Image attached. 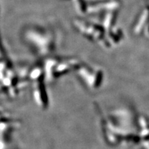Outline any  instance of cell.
I'll return each instance as SVG.
<instances>
[{"instance_id":"cell-1","label":"cell","mask_w":149,"mask_h":149,"mask_svg":"<svg viewBox=\"0 0 149 149\" xmlns=\"http://www.w3.org/2000/svg\"><path fill=\"white\" fill-rule=\"evenodd\" d=\"M51 32L40 29H31L27 31L26 38L37 53L48 55L53 51L55 42Z\"/></svg>"},{"instance_id":"cell-2","label":"cell","mask_w":149,"mask_h":149,"mask_svg":"<svg viewBox=\"0 0 149 149\" xmlns=\"http://www.w3.org/2000/svg\"><path fill=\"white\" fill-rule=\"evenodd\" d=\"M39 83H40V96H41V99H42V102L43 104H44V106L47 107L48 104V96L45 89V86H44V81H43L42 75H40V77H39Z\"/></svg>"}]
</instances>
